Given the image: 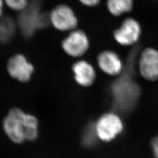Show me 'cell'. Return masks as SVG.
<instances>
[{
    "instance_id": "cell-13",
    "label": "cell",
    "mask_w": 158,
    "mask_h": 158,
    "mask_svg": "<svg viewBox=\"0 0 158 158\" xmlns=\"http://www.w3.org/2000/svg\"><path fill=\"white\" fill-rule=\"evenodd\" d=\"M16 24L11 18L0 19V42L6 43L11 39L15 32Z\"/></svg>"
},
{
    "instance_id": "cell-18",
    "label": "cell",
    "mask_w": 158,
    "mask_h": 158,
    "mask_svg": "<svg viewBox=\"0 0 158 158\" xmlns=\"http://www.w3.org/2000/svg\"><path fill=\"white\" fill-rule=\"evenodd\" d=\"M4 5H6L4 2V0H0V19L2 18V15H3Z\"/></svg>"
},
{
    "instance_id": "cell-17",
    "label": "cell",
    "mask_w": 158,
    "mask_h": 158,
    "mask_svg": "<svg viewBox=\"0 0 158 158\" xmlns=\"http://www.w3.org/2000/svg\"><path fill=\"white\" fill-rule=\"evenodd\" d=\"M84 6L89 7H93L97 6L101 0H79Z\"/></svg>"
},
{
    "instance_id": "cell-8",
    "label": "cell",
    "mask_w": 158,
    "mask_h": 158,
    "mask_svg": "<svg viewBox=\"0 0 158 158\" xmlns=\"http://www.w3.org/2000/svg\"><path fill=\"white\" fill-rule=\"evenodd\" d=\"M8 74L13 79L23 83L29 81L35 71L34 65L21 53L11 57L6 64Z\"/></svg>"
},
{
    "instance_id": "cell-3",
    "label": "cell",
    "mask_w": 158,
    "mask_h": 158,
    "mask_svg": "<svg viewBox=\"0 0 158 158\" xmlns=\"http://www.w3.org/2000/svg\"><path fill=\"white\" fill-rule=\"evenodd\" d=\"M18 19V25L21 33L27 38L32 36L36 31L44 28L50 23L49 15L41 11L37 4H32L20 12Z\"/></svg>"
},
{
    "instance_id": "cell-16",
    "label": "cell",
    "mask_w": 158,
    "mask_h": 158,
    "mask_svg": "<svg viewBox=\"0 0 158 158\" xmlns=\"http://www.w3.org/2000/svg\"><path fill=\"white\" fill-rule=\"evenodd\" d=\"M153 154L155 158H158V135L154 137L151 141Z\"/></svg>"
},
{
    "instance_id": "cell-15",
    "label": "cell",
    "mask_w": 158,
    "mask_h": 158,
    "mask_svg": "<svg viewBox=\"0 0 158 158\" xmlns=\"http://www.w3.org/2000/svg\"><path fill=\"white\" fill-rule=\"evenodd\" d=\"M6 6L13 11L21 12L28 6V0H4Z\"/></svg>"
},
{
    "instance_id": "cell-6",
    "label": "cell",
    "mask_w": 158,
    "mask_h": 158,
    "mask_svg": "<svg viewBox=\"0 0 158 158\" xmlns=\"http://www.w3.org/2000/svg\"><path fill=\"white\" fill-rule=\"evenodd\" d=\"M140 23L134 18H127L118 28L113 33L114 38L119 45L124 46L134 45L138 42L141 35Z\"/></svg>"
},
{
    "instance_id": "cell-1",
    "label": "cell",
    "mask_w": 158,
    "mask_h": 158,
    "mask_svg": "<svg viewBox=\"0 0 158 158\" xmlns=\"http://www.w3.org/2000/svg\"><path fill=\"white\" fill-rule=\"evenodd\" d=\"M2 125L6 135L15 143L35 141L38 136L37 118L18 108H12L8 113Z\"/></svg>"
},
{
    "instance_id": "cell-9",
    "label": "cell",
    "mask_w": 158,
    "mask_h": 158,
    "mask_svg": "<svg viewBox=\"0 0 158 158\" xmlns=\"http://www.w3.org/2000/svg\"><path fill=\"white\" fill-rule=\"evenodd\" d=\"M140 74L148 81L158 80V51L147 48L141 52L138 59Z\"/></svg>"
},
{
    "instance_id": "cell-2",
    "label": "cell",
    "mask_w": 158,
    "mask_h": 158,
    "mask_svg": "<svg viewBox=\"0 0 158 158\" xmlns=\"http://www.w3.org/2000/svg\"><path fill=\"white\" fill-rule=\"evenodd\" d=\"M121 75L111 85V94L115 108L119 111L128 112L135 107L140 89L132 78L130 71Z\"/></svg>"
},
{
    "instance_id": "cell-11",
    "label": "cell",
    "mask_w": 158,
    "mask_h": 158,
    "mask_svg": "<svg viewBox=\"0 0 158 158\" xmlns=\"http://www.w3.org/2000/svg\"><path fill=\"white\" fill-rule=\"evenodd\" d=\"M74 79L80 86L88 87L94 84L96 79L94 68L85 60H79L72 66Z\"/></svg>"
},
{
    "instance_id": "cell-7",
    "label": "cell",
    "mask_w": 158,
    "mask_h": 158,
    "mask_svg": "<svg viewBox=\"0 0 158 158\" xmlns=\"http://www.w3.org/2000/svg\"><path fill=\"white\" fill-rule=\"evenodd\" d=\"M62 48L69 56L79 57L85 55L89 50L90 41L84 31L74 29L63 40Z\"/></svg>"
},
{
    "instance_id": "cell-4",
    "label": "cell",
    "mask_w": 158,
    "mask_h": 158,
    "mask_svg": "<svg viewBox=\"0 0 158 158\" xmlns=\"http://www.w3.org/2000/svg\"><path fill=\"white\" fill-rule=\"evenodd\" d=\"M94 127L99 141L110 142L123 133L124 125L117 113L109 112L98 118L94 123Z\"/></svg>"
},
{
    "instance_id": "cell-5",
    "label": "cell",
    "mask_w": 158,
    "mask_h": 158,
    "mask_svg": "<svg viewBox=\"0 0 158 158\" xmlns=\"http://www.w3.org/2000/svg\"><path fill=\"white\" fill-rule=\"evenodd\" d=\"M49 15L50 23L59 31H72L78 25V19L73 10L66 4L56 6Z\"/></svg>"
},
{
    "instance_id": "cell-10",
    "label": "cell",
    "mask_w": 158,
    "mask_h": 158,
    "mask_svg": "<svg viewBox=\"0 0 158 158\" xmlns=\"http://www.w3.org/2000/svg\"><path fill=\"white\" fill-rule=\"evenodd\" d=\"M97 60L99 68L108 75L118 76L124 70L123 63L120 57L114 51H102L98 55Z\"/></svg>"
},
{
    "instance_id": "cell-12",
    "label": "cell",
    "mask_w": 158,
    "mask_h": 158,
    "mask_svg": "<svg viewBox=\"0 0 158 158\" xmlns=\"http://www.w3.org/2000/svg\"><path fill=\"white\" fill-rule=\"evenodd\" d=\"M133 7L134 0H107L108 11L114 17L130 12Z\"/></svg>"
},
{
    "instance_id": "cell-14",
    "label": "cell",
    "mask_w": 158,
    "mask_h": 158,
    "mask_svg": "<svg viewBox=\"0 0 158 158\" xmlns=\"http://www.w3.org/2000/svg\"><path fill=\"white\" fill-rule=\"evenodd\" d=\"M98 140L94 127V123L88 125L82 136L81 142L83 145L86 148H92L96 145Z\"/></svg>"
}]
</instances>
